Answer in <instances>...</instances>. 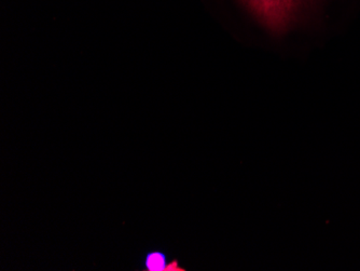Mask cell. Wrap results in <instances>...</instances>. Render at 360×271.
I'll return each mask as SVG.
<instances>
[{"mask_svg": "<svg viewBox=\"0 0 360 271\" xmlns=\"http://www.w3.org/2000/svg\"><path fill=\"white\" fill-rule=\"evenodd\" d=\"M255 17L272 30L283 32L286 30L309 0H242Z\"/></svg>", "mask_w": 360, "mask_h": 271, "instance_id": "obj_1", "label": "cell"}, {"mask_svg": "<svg viewBox=\"0 0 360 271\" xmlns=\"http://www.w3.org/2000/svg\"><path fill=\"white\" fill-rule=\"evenodd\" d=\"M146 267L148 270H165L167 268V260L165 255L159 252L151 253L146 260Z\"/></svg>", "mask_w": 360, "mask_h": 271, "instance_id": "obj_2", "label": "cell"}]
</instances>
